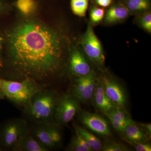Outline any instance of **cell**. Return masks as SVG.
<instances>
[{
    "mask_svg": "<svg viewBox=\"0 0 151 151\" xmlns=\"http://www.w3.org/2000/svg\"><path fill=\"white\" fill-rule=\"evenodd\" d=\"M11 80L29 79L48 86L62 73L66 41L61 32L42 22H19L6 35Z\"/></svg>",
    "mask_w": 151,
    "mask_h": 151,
    "instance_id": "obj_1",
    "label": "cell"
},
{
    "mask_svg": "<svg viewBox=\"0 0 151 151\" xmlns=\"http://www.w3.org/2000/svg\"><path fill=\"white\" fill-rule=\"evenodd\" d=\"M59 96L56 90L47 87L33 96L30 105L25 110L33 124H48L55 122V115Z\"/></svg>",
    "mask_w": 151,
    "mask_h": 151,
    "instance_id": "obj_2",
    "label": "cell"
},
{
    "mask_svg": "<svg viewBox=\"0 0 151 151\" xmlns=\"http://www.w3.org/2000/svg\"><path fill=\"white\" fill-rule=\"evenodd\" d=\"M47 87L27 78L16 81L0 78V89L5 97L24 111L29 107L33 96Z\"/></svg>",
    "mask_w": 151,
    "mask_h": 151,
    "instance_id": "obj_3",
    "label": "cell"
},
{
    "mask_svg": "<svg viewBox=\"0 0 151 151\" xmlns=\"http://www.w3.org/2000/svg\"><path fill=\"white\" fill-rule=\"evenodd\" d=\"M29 131V127L24 119L14 118L7 120L0 128V146L2 150L12 151Z\"/></svg>",
    "mask_w": 151,
    "mask_h": 151,
    "instance_id": "obj_4",
    "label": "cell"
},
{
    "mask_svg": "<svg viewBox=\"0 0 151 151\" xmlns=\"http://www.w3.org/2000/svg\"><path fill=\"white\" fill-rule=\"evenodd\" d=\"M80 44L83 52L89 60L97 67L103 69L105 61L103 47L94 32L92 25L89 22L85 32L81 36Z\"/></svg>",
    "mask_w": 151,
    "mask_h": 151,
    "instance_id": "obj_5",
    "label": "cell"
},
{
    "mask_svg": "<svg viewBox=\"0 0 151 151\" xmlns=\"http://www.w3.org/2000/svg\"><path fill=\"white\" fill-rule=\"evenodd\" d=\"M80 102L72 93L60 96L55 111V122L60 126L68 124L81 110Z\"/></svg>",
    "mask_w": 151,
    "mask_h": 151,
    "instance_id": "obj_6",
    "label": "cell"
},
{
    "mask_svg": "<svg viewBox=\"0 0 151 151\" xmlns=\"http://www.w3.org/2000/svg\"><path fill=\"white\" fill-rule=\"evenodd\" d=\"M98 79L107 96L114 105L125 108L128 103V97L126 90L119 81L107 74H102Z\"/></svg>",
    "mask_w": 151,
    "mask_h": 151,
    "instance_id": "obj_7",
    "label": "cell"
},
{
    "mask_svg": "<svg viewBox=\"0 0 151 151\" xmlns=\"http://www.w3.org/2000/svg\"><path fill=\"white\" fill-rule=\"evenodd\" d=\"M97 81L94 73L86 76H76L72 94L80 102H89L92 99Z\"/></svg>",
    "mask_w": 151,
    "mask_h": 151,
    "instance_id": "obj_8",
    "label": "cell"
},
{
    "mask_svg": "<svg viewBox=\"0 0 151 151\" xmlns=\"http://www.w3.org/2000/svg\"><path fill=\"white\" fill-rule=\"evenodd\" d=\"M89 60L84 52L73 47L69 52L68 58V67L70 73L76 76H86L94 73Z\"/></svg>",
    "mask_w": 151,
    "mask_h": 151,
    "instance_id": "obj_9",
    "label": "cell"
},
{
    "mask_svg": "<svg viewBox=\"0 0 151 151\" xmlns=\"http://www.w3.org/2000/svg\"><path fill=\"white\" fill-rule=\"evenodd\" d=\"M78 119L81 124L97 134L110 137L111 129L108 122L100 115L80 110Z\"/></svg>",
    "mask_w": 151,
    "mask_h": 151,
    "instance_id": "obj_10",
    "label": "cell"
},
{
    "mask_svg": "<svg viewBox=\"0 0 151 151\" xmlns=\"http://www.w3.org/2000/svg\"><path fill=\"white\" fill-rule=\"evenodd\" d=\"M131 15L127 8L118 0L105 11L103 22L106 25L116 24L124 21Z\"/></svg>",
    "mask_w": 151,
    "mask_h": 151,
    "instance_id": "obj_11",
    "label": "cell"
},
{
    "mask_svg": "<svg viewBox=\"0 0 151 151\" xmlns=\"http://www.w3.org/2000/svg\"><path fill=\"white\" fill-rule=\"evenodd\" d=\"M122 134L124 139L129 143L147 142L151 137L150 135L135 122L127 126Z\"/></svg>",
    "mask_w": 151,
    "mask_h": 151,
    "instance_id": "obj_12",
    "label": "cell"
},
{
    "mask_svg": "<svg viewBox=\"0 0 151 151\" xmlns=\"http://www.w3.org/2000/svg\"><path fill=\"white\" fill-rule=\"evenodd\" d=\"M29 132L36 139L48 150L56 147L45 124H34Z\"/></svg>",
    "mask_w": 151,
    "mask_h": 151,
    "instance_id": "obj_13",
    "label": "cell"
},
{
    "mask_svg": "<svg viewBox=\"0 0 151 151\" xmlns=\"http://www.w3.org/2000/svg\"><path fill=\"white\" fill-rule=\"evenodd\" d=\"M92 99L98 110L104 113L116 106L107 96L103 85L98 78Z\"/></svg>",
    "mask_w": 151,
    "mask_h": 151,
    "instance_id": "obj_14",
    "label": "cell"
},
{
    "mask_svg": "<svg viewBox=\"0 0 151 151\" xmlns=\"http://www.w3.org/2000/svg\"><path fill=\"white\" fill-rule=\"evenodd\" d=\"M12 151H48L46 148L39 142L29 131L21 138Z\"/></svg>",
    "mask_w": 151,
    "mask_h": 151,
    "instance_id": "obj_15",
    "label": "cell"
},
{
    "mask_svg": "<svg viewBox=\"0 0 151 151\" xmlns=\"http://www.w3.org/2000/svg\"><path fill=\"white\" fill-rule=\"evenodd\" d=\"M131 15H135L151 11V0H120Z\"/></svg>",
    "mask_w": 151,
    "mask_h": 151,
    "instance_id": "obj_16",
    "label": "cell"
},
{
    "mask_svg": "<svg viewBox=\"0 0 151 151\" xmlns=\"http://www.w3.org/2000/svg\"><path fill=\"white\" fill-rule=\"evenodd\" d=\"M104 114L109 121H113L127 124L134 122L130 118L129 114L125 110V108L116 106Z\"/></svg>",
    "mask_w": 151,
    "mask_h": 151,
    "instance_id": "obj_17",
    "label": "cell"
},
{
    "mask_svg": "<svg viewBox=\"0 0 151 151\" xmlns=\"http://www.w3.org/2000/svg\"><path fill=\"white\" fill-rule=\"evenodd\" d=\"M75 130L89 143L93 151L102 150L103 144L94 134L83 127L75 126Z\"/></svg>",
    "mask_w": 151,
    "mask_h": 151,
    "instance_id": "obj_18",
    "label": "cell"
},
{
    "mask_svg": "<svg viewBox=\"0 0 151 151\" xmlns=\"http://www.w3.org/2000/svg\"><path fill=\"white\" fill-rule=\"evenodd\" d=\"M15 5L18 11L27 17L34 13L37 8L35 0H17Z\"/></svg>",
    "mask_w": 151,
    "mask_h": 151,
    "instance_id": "obj_19",
    "label": "cell"
},
{
    "mask_svg": "<svg viewBox=\"0 0 151 151\" xmlns=\"http://www.w3.org/2000/svg\"><path fill=\"white\" fill-rule=\"evenodd\" d=\"M90 0H70V6L72 12L79 17L86 16L89 8Z\"/></svg>",
    "mask_w": 151,
    "mask_h": 151,
    "instance_id": "obj_20",
    "label": "cell"
},
{
    "mask_svg": "<svg viewBox=\"0 0 151 151\" xmlns=\"http://www.w3.org/2000/svg\"><path fill=\"white\" fill-rule=\"evenodd\" d=\"M89 6V17L90 23L93 25L100 24L104 19L105 14V9L100 7L93 3L90 2Z\"/></svg>",
    "mask_w": 151,
    "mask_h": 151,
    "instance_id": "obj_21",
    "label": "cell"
},
{
    "mask_svg": "<svg viewBox=\"0 0 151 151\" xmlns=\"http://www.w3.org/2000/svg\"><path fill=\"white\" fill-rule=\"evenodd\" d=\"M134 22L139 27L148 33L151 32V11L145 12L136 15Z\"/></svg>",
    "mask_w": 151,
    "mask_h": 151,
    "instance_id": "obj_22",
    "label": "cell"
},
{
    "mask_svg": "<svg viewBox=\"0 0 151 151\" xmlns=\"http://www.w3.org/2000/svg\"><path fill=\"white\" fill-rule=\"evenodd\" d=\"M45 124L55 147H56L61 145L62 142V136L60 129L59 126H60L55 122Z\"/></svg>",
    "mask_w": 151,
    "mask_h": 151,
    "instance_id": "obj_23",
    "label": "cell"
},
{
    "mask_svg": "<svg viewBox=\"0 0 151 151\" xmlns=\"http://www.w3.org/2000/svg\"><path fill=\"white\" fill-rule=\"evenodd\" d=\"M102 150L103 151H129V149L123 144L108 141L103 145Z\"/></svg>",
    "mask_w": 151,
    "mask_h": 151,
    "instance_id": "obj_24",
    "label": "cell"
},
{
    "mask_svg": "<svg viewBox=\"0 0 151 151\" xmlns=\"http://www.w3.org/2000/svg\"><path fill=\"white\" fill-rule=\"evenodd\" d=\"M68 151H90L89 149L81 145L75 136L71 139V141L66 149Z\"/></svg>",
    "mask_w": 151,
    "mask_h": 151,
    "instance_id": "obj_25",
    "label": "cell"
},
{
    "mask_svg": "<svg viewBox=\"0 0 151 151\" xmlns=\"http://www.w3.org/2000/svg\"><path fill=\"white\" fill-rule=\"evenodd\" d=\"M118 0H90V2L93 3L100 7L108 8Z\"/></svg>",
    "mask_w": 151,
    "mask_h": 151,
    "instance_id": "obj_26",
    "label": "cell"
},
{
    "mask_svg": "<svg viewBox=\"0 0 151 151\" xmlns=\"http://www.w3.org/2000/svg\"><path fill=\"white\" fill-rule=\"evenodd\" d=\"M134 147L137 151H151V145L148 142H140L129 143Z\"/></svg>",
    "mask_w": 151,
    "mask_h": 151,
    "instance_id": "obj_27",
    "label": "cell"
},
{
    "mask_svg": "<svg viewBox=\"0 0 151 151\" xmlns=\"http://www.w3.org/2000/svg\"><path fill=\"white\" fill-rule=\"evenodd\" d=\"M75 137H76V139L78 140L79 142L80 143L81 145H82L84 146V147H86V148L89 149L90 151H93L91 146H90V145H89V143L87 142V141H86L84 138L82 137L81 135L78 134V132H77L76 130H75Z\"/></svg>",
    "mask_w": 151,
    "mask_h": 151,
    "instance_id": "obj_28",
    "label": "cell"
},
{
    "mask_svg": "<svg viewBox=\"0 0 151 151\" xmlns=\"http://www.w3.org/2000/svg\"><path fill=\"white\" fill-rule=\"evenodd\" d=\"M139 126H140L142 128L146 131L149 135L151 134V123L149 124H139Z\"/></svg>",
    "mask_w": 151,
    "mask_h": 151,
    "instance_id": "obj_29",
    "label": "cell"
},
{
    "mask_svg": "<svg viewBox=\"0 0 151 151\" xmlns=\"http://www.w3.org/2000/svg\"><path fill=\"white\" fill-rule=\"evenodd\" d=\"M5 9V6L4 3L1 0H0V13L4 11Z\"/></svg>",
    "mask_w": 151,
    "mask_h": 151,
    "instance_id": "obj_30",
    "label": "cell"
},
{
    "mask_svg": "<svg viewBox=\"0 0 151 151\" xmlns=\"http://www.w3.org/2000/svg\"><path fill=\"white\" fill-rule=\"evenodd\" d=\"M4 98H5L4 94L3 93L1 89H0V100H2V99H4Z\"/></svg>",
    "mask_w": 151,
    "mask_h": 151,
    "instance_id": "obj_31",
    "label": "cell"
},
{
    "mask_svg": "<svg viewBox=\"0 0 151 151\" xmlns=\"http://www.w3.org/2000/svg\"><path fill=\"white\" fill-rule=\"evenodd\" d=\"M2 47V44H1V38H0V50H1V49Z\"/></svg>",
    "mask_w": 151,
    "mask_h": 151,
    "instance_id": "obj_32",
    "label": "cell"
},
{
    "mask_svg": "<svg viewBox=\"0 0 151 151\" xmlns=\"http://www.w3.org/2000/svg\"><path fill=\"white\" fill-rule=\"evenodd\" d=\"M2 150V149L1 148V146H0V151Z\"/></svg>",
    "mask_w": 151,
    "mask_h": 151,
    "instance_id": "obj_33",
    "label": "cell"
}]
</instances>
